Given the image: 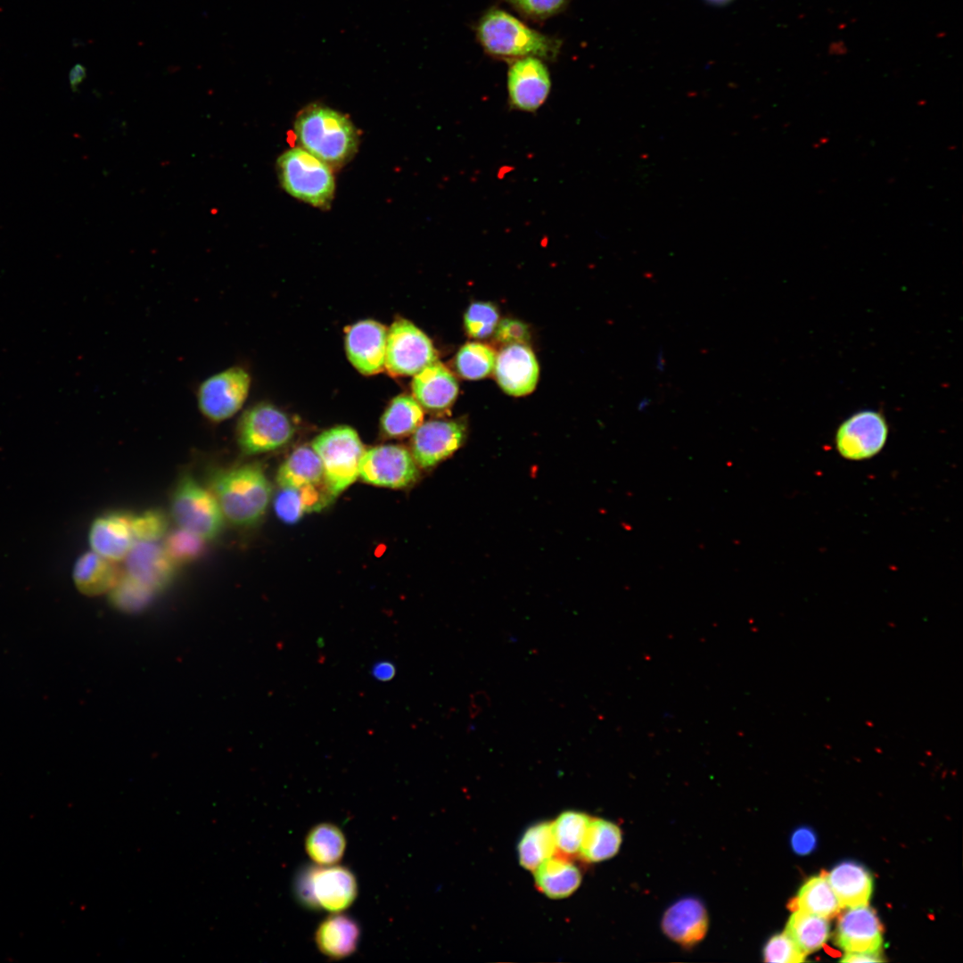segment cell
Masks as SVG:
<instances>
[{"label": "cell", "mask_w": 963, "mask_h": 963, "mask_svg": "<svg viewBox=\"0 0 963 963\" xmlns=\"http://www.w3.org/2000/svg\"><path fill=\"white\" fill-rule=\"evenodd\" d=\"M210 488L223 515L236 526H251L261 519L270 501V483L257 464L214 472Z\"/></svg>", "instance_id": "obj_1"}, {"label": "cell", "mask_w": 963, "mask_h": 963, "mask_svg": "<svg viewBox=\"0 0 963 963\" xmlns=\"http://www.w3.org/2000/svg\"><path fill=\"white\" fill-rule=\"evenodd\" d=\"M294 130L302 149L328 166L345 163L357 149L358 135L352 123L325 106L313 104L301 111Z\"/></svg>", "instance_id": "obj_2"}, {"label": "cell", "mask_w": 963, "mask_h": 963, "mask_svg": "<svg viewBox=\"0 0 963 963\" xmlns=\"http://www.w3.org/2000/svg\"><path fill=\"white\" fill-rule=\"evenodd\" d=\"M477 37L484 50L500 58L556 56L560 42L534 30L508 12L491 9L480 20Z\"/></svg>", "instance_id": "obj_3"}, {"label": "cell", "mask_w": 963, "mask_h": 963, "mask_svg": "<svg viewBox=\"0 0 963 963\" xmlns=\"http://www.w3.org/2000/svg\"><path fill=\"white\" fill-rule=\"evenodd\" d=\"M320 458L325 484L334 498L359 477L365 453L357 432L350 426L330 428L317 436L312 446Z\"/></svg>", "instance_id": "obj_4"}, {"label": "cell", "mask_w": 963, "mask_h": 963, "mask_svg": "<svg viewBox=\"0 0 963 963\" xmlns=\"http://www.w3.org/2000/svg\"><path fill=\"white\" fill-rule=\"evenodd\" d=\"M280 182L293 197L315 207H327L334 193L330 166L302 148L284 152L277 160Z\"/></svg>", "instance_id": "obj_5"}, {"label": "cell", "mask_w": 963, "mask_h": 963, "mask_svg": "<svg viewBox=\"0 0 963 963\" xmlns=\"http://www.w3.org/2000/svg\"><path fill=\"white\" fill-rule=\"evenodd\" d=\"M295 891L303 905L335 913L352 904L357 897L358 885L349 868L334 864L307 868L297 877Z\"/></svg>", "instance_id": "obj_6"}, {"label": "cell", "mask_w": 963, "mask_h": 963, "mask_svg": "<svg viewBox=\"0 0 963 963\" xmlns=\"http://www.w3.org/2000/svg\"><path fill=\"white\" fill-rule=\"evenodd\" d=\"M171 515L179 528L204 540L220 533L225 518L211 490L187 475L179 481L172 494Z\"/></svg>", "instance_id": "obj_7"}, {"label": "cell", "mask_w": 963, "mask_h": 963, "mask_svg": "<svg viewBox=\"0 0 963 963\" xmlns=\"http://www.w3.org/2000/svg\"><path fill=\"white\" fill-rule=\"evenodd\" d=\"M294 433L295 427L284 412L270 403L260 402L240 416L235 437L243 453L256 455L284 447Z\"/></svg>", "instance_id": "obj_8"}, {"label": "cell", "mask_w": 963, "mask_h": 963, "mask_svg": "<svg viewBox=\"0 0 963 963\" xmlns=\"http://www.w3.org/2000/svg\"><path fill=\"white\" fill-rule=\"evenodd\" d=\"M251 382L249 372L241 366H232L208 376L195 391L200 413L211 423L233 417L245 403Z\"/></svg>", "instance_id": "obj_9"}, {"label": "cell", "mask_w": 963, "mask_h": 963, "mask_svg": "<svg viewBox=\"0 0 963 963\" xmlns=\"http://www.w3.org/2000/svg\"><path fill=\"white\" fill-rule=\"evenodd\" d=\"M437 361L432 341L414 324L396 320L387 332L385 366L393 376L415 375Z\"/></svg>", "instance_id": "obj_10"}, {"label": "cell", "mask_w": 963, "mask_h": 963, "mask_svg": "<svg viewBox=\"0 0 963 963\" xmlns=\"http://www.w3.org/2000/svg\"><path fill=\"white\" fill-rule=\"evenodd\" d=\"M419 476L412 454L400 445H381L365 450L359 477L366 483L391 489L413 484Z\"/></svg>", "instance_id": "obj_11"}, {"label": "cell", "mask_w": 963, "mask_h": 963, "mask_svg": "<svg viewBox=\"0 0 963 963\" xmlns=\"http://www.w3.org/2000/svg\"><path fill=\"white\" fill-rule=\"evenodd\" d=\"M888 437L885 416L875 410H862L852 415L838 427L835 448L849 460H864L879 453Z\"/></svg>", "instance_id": "obj_12"}, {"label": "cell", "mask_w": 963, "mask_h": 963, "mask_svg": "<svg viewBox=\"0 0 963 963\" xmlns=\"http://www.w3.org/2000/svg\"><path fill=\"white\" fill-rule=\"evenodd\" d=\"M466 438V427L457 420H430L413 432L411 454L418 467L430 468L453 455Z\"/></svg>", "instance_id": "obj_13"}, {"label": "cell", "mask_w": 963, "mask_h": 963, "mask_svg": "<svg viewBox=\"0 0 963 963\" xmlns=\"http://www.w3.org/2000/svg\"><path fill=\"white\" fill-rule=\"evenodd\" d=\"M551 81L541 59L523 57L514 60L507 72L508 99L514 109L536 111L547 100Z\"/></svg>", "instance_id": "obj_14"}, {"label": "cell", "mask_w": 963, "mask_h": 963, "mask_svg": "<svg viewBox=\"0 0 963 963\" xmlns=\"http://www.w3.org/2000/svg\"><path fill=\"white\" fill-rule=\"evenodd\" d=\"M387 329L374 320L359 321L348 329L345 348L349 360L361 374L380 373L385 366Z\"/></svg>", "instance_id": "obj_15"}, {"label": "cell", "mask_w": 963, "mask_h": 963, "mask_svg": "<svg viewBox=\"0 0 963 963\" xmlns=\"http://www.w3.org/2000/svg\"><path fill=\"white\" fill-rule=\"evenodd\" d=\"M835 942L845 952H880L883 926L874 909L849 907L838 918Z\"/></svg>", "instance_id": "obj_16"}, {"label": "cell", "mask_w": 963, "mask_h": 963, "mask_svg": "<svg viewBox=\"0 0 963 963\" xmlns=\"http://www.w3.org/2000/svg\"><path fill=\"white\" fill-rule=\"evenodd\" d=\"M494 369L501 389L515 397L533 391L539 380L536 357L523 343H512L503 348L496 358Z\"/></svg>", "instance_id": "obj_17"}, {"label": "cell", "mask_w": 963, "mask_h": 963, "mask_svg": "<svg viewBox=\"0 0 963 963\" xmlns=\"http://www.w3.org/2000/svg\"><path fill=\"white\" fill-rule=\"evenodd\" d=\"M131 521L132 516L122 512L96 518L88 533L92 551L112 562L126 558L135 543Z\"/></svg>", "instance_id": "obj_18"}, {"label": "cell", "mask_w": 963, "mask_h": 963, "mask_svg": "<svg viewBox=\"0 0 963 963\" xmlns=\"http://www.w3.org/2000/svg\"><path fill=\"white\" fill-rule=\"evenodd\" d=\"M127 572L154 592L169 583L174 574V562L164 547L154 542L134 543L126 556Z\"/></svg>", "instance_id": "obj_19"}, {"label": "cell", "mask_w": 963, "mask_h": 963, "mask_svg": "<svg viewBox=\"0 0 963 963\" xmlns=\"http://www.w3.org/2000/svg\"><path fill=\"white\" fill-rule=\"evenodd\" d=\"M412 391L423 408L433 412L443 411L455 402L458 383L445 366L435 361L415 374Z\"/></svg>", "instance_id": "obj_20"}, {"label": "cell", "mask_w": 963, "mask_h": 963, "mask_svg": "<svg viewBox=\"0 0 963 963\" xmlns=\"http://www.w3.org/2000/svg\"><path fill=\"white\" fill-rule=\"evenodd\" d=\"M662 927L672 941L691 946L701 941L707 932L706 910L697 899H681L666 910Z\"/></svg>", "instance_id": "obj_21"}, {"label": "cell", "mask_w": 963, "mask_h": 963, "mask_svg": "<svg viewBox=\"0 0 963 963\" xmlns=\"http://www.w3.org/2000/svg\"><path fill=\"white\" fill-rule=\"evenodd\" d=\"M826 876L842 909L868 904L873 878L863 865L844 860L826 872Z\"/></svg>", "instance_id": "obj_22"}, {"label": "cell", "mask_w": 963, "mask_h": 963, "mask_svg": "<svg viewBox=\"0 0 963 963\" xmlns=\"http://www.w3.org/2000/svg\"><path fill=\"white\" fill-rule=\"evenodd\" d=\"M360 928L350 917L335 912L317 926L315 941L325 956L340 959L351 955L357 949Z\"/></svg>", "instance_id": "obj_23"}, {"label": "cell", "mask_w": 963, "mask_h": 963, "mask_svg": "<svg viewBox=\"0 0 963 963\" xmlns=\"http://www.w3.org/2000/svg\"><path fill=\"white\" fill-rule=\"evenodd\" d=\"M276 482L281 489L300 490L325 485L323 466L312 447L300 446L280 465Z\"/></svg>", "instance_id": "obj_24"}, {"label": "cell", "mask_w": 963, "mask_h": 963, "mask_svg": "<svg viewBox=\"0 0 963 963\" xmlns=\"http://www.w3.org/2000/svg\"><path fill=\"white\" fill-rule=\"evenodd\" d=\"M120 575L114 562L94 551L81 555L76 561L72 572L77 588L90 597L110 591Z\"/></svg>", "instance_id": "obj_25"}, {"label": "cell", "mask_w": 963, "mask_h": 963, "mask_svg": "<svg viewBox=\"0 0 963 963\" xmlns=\"http://www.w3.org/2000/svg\"><path fill=\"white\" fill-rule=\"evenodd\" d=\"M534 870L536 885L552 899L569 896L578 888L581 881L579 868L564 857L552 856Z\"/></svg>", "instance_id": "obj_26"}, {"label": "cell", "mask_w": 963, "mask_h": 963, "mask_svg": "<svg viewBox=\"0 0 963 963\" xmlns=\"http://www.w3.org/2000/svg\"><path fill=\"white\" fill-rule=\"evenodd\" d=\"M787 907L791 911L803 910L827 919L835 917L842 910L825 871L809 878Z\"/></svg>", "instance_id": "obj_27"}, {"label": "cell", "mask_w": 963, "mask_h": 963, "mask_svg": "<svg viewBox=\"0 0 963 963\" xmlns=\"http://www.w3.org/2000/svg\"><path fill=\"white\" fill-rule=\"evenodd\" d=\"M621 843V832L614 823L590 819L579 851L588 862H599L614 856Z\"/></svg>", "instance_id": "obj_28"}, {"label": "cell", "mask_w": 963, "mask_h": 963, "mask_svg": "<svg viewBox=\"0 0 963 963\" xmlns=\"http://www.w3.org/2000/svg\"><path fill=\"white\" fill-rule=\"evenodd\" d=\"M424 409L414 397L399 395L394 398L381 418V430L389 438H402L412 434L423 423Z\"/></svg>", "instance_id": "obj_29"}, {"label": "cell", "mask_w": 963, "mask_h": 963, "mask_svg": "<svg viewBox=\"0 0 963 963\" xmlns=\"http://www.w3.org/2000/svg\"><path fill=\"white\" fill-rule=\"evenodd\" d=\"M346 847L342 831L333 824L321 823L312 827L305 840L309 858L320 866L334 865L341 860Z\"/></svg>", "instance_id": "obj_30"}, {"label": "cell", "mask_w": 963, "mask_h": 963, "mask_svg": "<svg viewBox=\"0 0 963 963\" xmlns=\"http://www.w3.org/2000/svg\"><path fill=\"white\" fill-rule=\"evenodd\" d=\"M786 934L807 955L826 942L829 924L825 918L797 910L793 911L786 923Z\"/></svg>", "instance_id": "obj_31"}, {"label": "cell", "mask_w": 963, "mask_h": 963, "mask_svg": "<svg viewBox=\"0 0 963 963\" xmlns=\"http://www.w3.org/2000/svg\"><path fill=\"white\" fill-rule=\"evenodd\" d=\"M556 851L552 823L540 822L526 830L519 845L520 864L528 870H534Z\"/></svg>", "instance_id": "obj_32"}, {"label": "cell", "mask_w": 963, "mask_h": 963, "mask_svg": "<svg viewBox=\"0 0 963 963\" xmlns=\"http://www.w3.org/2000/svg\"><path fill=\"white\" fill-rule=\"evenodd\" d=\"M496 353L488 345L468 342L458 350L455 366L464 378L478 380L490 374L496 363Z\"/></svg>", "instance_id": "obj_33"}, {"label": "cell", "mask_w": 963, "mask_h": 963, "mask_svg": "<svg viewBox=\"0 0 963 963\" xmlns=\"http://www.w3.org/2000/svg\"><path fill=\"white\" fill-rule=\"evenodd\" d=\"M589 819L587 814L579 811L561 813L552 823L556 850L564 855L578 853Z\"/></svg>", "instance_id": "obj_34"}, {"label": "cell", "mask_w": 963, "mask_h": 963, "mask_svg": "<svg viewBox=\"0 0 963 963\" xmlns=\"http://www.w3.org/2000/svg\"><path fill=\"white\" fill-rule=\"evenodd\" d=\"M113 605L126 612L142 609L155 593L149 587L129 575L122 573L116 584L110 590Z\"/></svg>", "instance_id": "obj_35"}, {"label": "cell", "mask_w": 963, "mask_h": 963, "mask_svg": "<svg viewBox=\"0 0 963 963\" xmlns=\"http://www.w3.org/2000/svg\"><path fill=\"white\" fill-rule=\"evenodd\" d=\"M498 312L490 302L472 303L465 313L464 324L469 336L483 339L497 328Z\"/></svg>", "instance_id": "obj_36"}, {"label": "cell", "mask_w": 963, "mask_h": 963, "mask_svg": "<svg viewBox=\"0 0 963 963\" xmlns=\"http://www.w3.org/2000/svg\"><path fill=\"white\" fill-rule=\"evenodd\" d=\"M204 541L199 536L179 528L167 537L163 547L174 563H185L201 556Z\"/></svg>", "instance_id": "obj_37"}, {"label": "cell", "mask_w": 963, "mask_h": 963, "mask_svg": "<svg viewBox=\"0 0 963 963\" xmlns=\"http://www.w3.org/2000/svg\"><path fill=\"white\" fill-rule=\"evenodd\" d=\"M132 531L137 541L155 542L160 539L168 528V520L158 510H148L132 516Z\"/></svg>", "instance_id": "obj_38"}, {"label": "cell", "mask_w": 963, "mask_h": 963, "mask_svg": "<svg viewBox=\"0 0 963 963\" xmlns=\"http://www.w3.org/2000/svg\"><path fill=\"white\" fill-rule=\"evenodd\" d=\"M764 960L776 963H798L804 961L805 954L785 933L773 935L763 949Z\"/></svg>", "instance_id": "obj_39"}, {"label": "cell", "mask_w": 963, "mask_h": 963, "mask_svg": "<svg viewBox=\"0 0 963 963\" xmlns=\"http://www.w3.org/2000/svg\"><path fill=\"white\" fill-rule=\"evenodd\" d=\"M274 507L277 516L288 523L298 522L306 513L300 493L292 489H281L275 498Z\"/></svg>", "instance_id": "obj_40"}, {"label": "cell", "mask_w": 963, "mask_h": 963, "mask_svg": "<svg viewBox=\"0 0 963 963\" xmlns=\"http://www.w3.org/2000/svg\"><path fill=\"white\" fill-rule=\"evenodd\" d=\"M523 13L546 18L563 9L567 0H506Z\"/></svg>", "instance_id": "obj_41"}, {"label": "cell", "mask_w": 963, "mask_h": 963, "mask_svg": "<svg viewBox=\"0 0 963 963\" xmlns=\"http://www.w3.org/2000/svg\"><path fill=\"white\" fill-rule=\"evenodd\" d=\"M496 338L503 343H523L529 340L528 326L521 321L504 319L498 324Z\"/></svg>", "instance_id": "obj_42"}, {"label": "cell", "mask_w": 963, "mask_h": 963, "mask_svg": "<svg viewBox=\"0 0 963 963\" xmlns=\"http://www.w3.org/2000/svg\"><path fill=\"white\" fill-rule=\"evenodd\" d=\"M817 836L814 831L808 827L796 828L791 835V846L793 851L801 856L810 854L817 846Z\"/></svg>", "instance_id": "obj_43"}, {"label": "cell", "mask_w": 963, "mask_h": 963, "mask_svg": "<svg viewBox=\"0 0 963 963\" xmlns=\"http://www.w3.org/2000/svg\"><path fill=\"white\" fill-rule=\"evenodd\" d=\"M880 957V952H845L842 962H881L883 959Z\"/></svg>", "instance_id": "obj_44"}, {"label": "cell", "mask_w": 963, "mask_h": 963, "mask_svg": "<svg viewBox=\"0 0 963 963\" xmlns=\"http://www.w3.org/2000/svg\"><path fill=\"white\" fill-rule=\"evenodd\" d=\"M373 675L379 680L386 681L395 674V668L391 663L380 662L373 667Z\"/></svg>", "instance_id": "obj_45"}, {"label": "cell", "mask_w": 963, "mask_h": 963, "mask_svg": "<svg viewBox=\"0 0 963 963\" xmlns=\"http://www.w3.org/2000/svg\"><path fill=\"white\" fill-rule=\"evenodd\" d=\"M86 77V70L82 64L77 63L71 68L69 73V82L74 92L78 91V86L84 81Z\"/></svg>", "instance_id": "obj_46"}, {"label": "cell", "mask_w": 963, "mask_h": 963, "mask_svg": "<svg viewBox=\"0 0 963 963\" xmlns=\"http://www.w3.org/2000/svg\"><path fill=\"white\" fill-rule=\"evenodd\" d=\"M709 1H711L712 3H714V4H722L728 3L729 0H709Z\"/></svg>", "instance_id": "obj_47"}]
</instances>
